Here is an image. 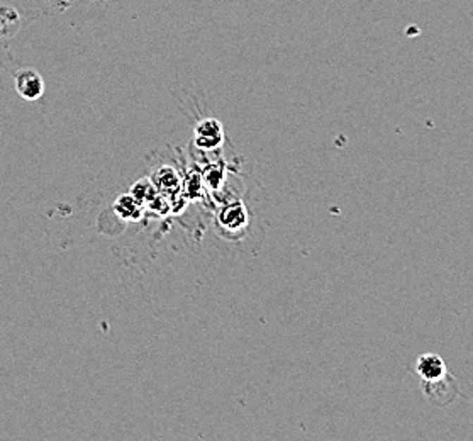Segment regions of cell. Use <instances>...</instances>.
<instances>
[{"label":"cell","instance_id":"obj_1","mask_svg":"<svg viewBox=\"0 0 473 441\" xmlns=\"http://www.w3.org/2000/svg\"><path fill=\"white\" fill-rule=\"evenodd\" d=\"M422 385H424L422 390H424V394L428 395V399L434 406H448L458 395L456 382L450 373H446L441 378H436V380H422Z\"/></svg>","mask_w":473,"mask_h":441},{"label":"cell","instance_id":"obj_2","mask_svg":"<svg viewBox=\"0 0 473 441\" xmlns=\"http://www.w3.org/2000/svg\"><path fill=\"white\" fill-rule=\"evenodd\" d=\"M16 90L24 101L36 102L44 94V80L35 68H23L16 73Z\"/></svg>","mask_w":473,"mask_h":441},{"label":"cell","instance_id":"obj_3","mask_svg":"<svg viewBox=\"0 0 473 441\" xmlns=\"http://www.w3.org/2000/svg\"><path fill=\"white\" fill-rule=\"evenodd\" d=\"M224 139L223 126L216 119H204L195 128V143L202 149H214L221 147Z\"/></svg>","mask_w":473,"mask_h":441},{"label":"cell","instance_id":"obj_4","mask_svg":"<svg viewBox=\"0 0 473 441\" xmlns=\"http://www.w3.org/2000/svg\"><path fill=\"white\" fill-rule=\"evenodd\" d=\"M416 372L422 380H436L448 373L445 360L434 353H426L416 360Z\"/></svg>","mask_w":473,"mask_h":441},{"label":"cell","instance_id":"obj_5","mask_svg":"<svg viewBox=\"0 0 473 441\" xmlns=\"http://www.w3.org/2000/svg\"><path fill=\"white\" fill-rule=\"evenodd\" d=\"M246 220H248V216H246L245 207L240 206V204L226 207L223 214H221V223H223L228 230H240L241 226H245Z\"/></svg>","mask_w":473,"mask_h":441},{"label":"cell","instance_id":"obj_6","mask_svg":"<svg viewBox=\"0 0 473 441\" xmlns=\"http://www.w3.org/2000/svg\"><path fill=\"white\" fill-rule=\"evenodd\" d=\"M20 18L18 11L12 7L0 6V36H12L18 31Z\"/></svg>","mask_w":473,"mask_h":441},{"label":"cell","instance_id":"obj_7","mask_svg":"<svg viewBox=\"0 0 473 441\" xmlns=\"http://www.w3.org/2000/svg\"><path fill=\"white\" fill-rule=\"evenodd\" d=\"M117 214L124 219H137L141 216V204L133 195H121L114 204Z\"/></svg>","mask_w":473,"mask_h":441},{"label":"cell","instance_id":"obj_8","mask_svg":"<svg viewBox=\"0 0 473 441\" xmlns=\"http://www.w3.org/2000/svg\"><path fill=\"white\" fill-rule=\"evenodd\" d=\"M131 195L140 204L153 202L154 197H156V189H154V185L149 180H140L133 187Z\"/></svg>","mask_w":473,"mask_h":441}]
</instances>
